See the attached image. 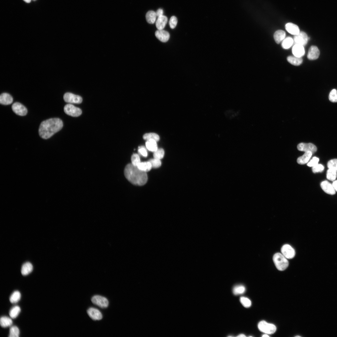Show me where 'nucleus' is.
<instances>
[{
    "instance_id": "41",
    "label": "nucleus",
    "mask_w": 337,
    "mask_h": 337,
    "mask_svg": "<svg viewBox=\"0 0 337 337\" xmlns=\"http://www.w3.org/2000/svg\"><path fill=\"white\" fill-rule=\"evenodd\" d=\"M324 170V166L321 164H317L312 167V172L314 173H321Z\"/></svg>"
},
{
    "instance_id": "8",
    "label": "nucleus",
    "mask_w": 337,
    "mask_h": 337,
    "mask_svg": "<svg viewBox=\"0 0 337 337\" xmlns=\"http://www.w3.org/2000/svg\"><path fill=\"white\" fill-rule=\"evenodd\" d=\"M92 302L102 308H107L109 305L108 300L105 297L96 295L94 296L91 299Z\"/></svg>"
},
{
    "instance_id": "27",
    "label": "nucleus",
    "mask_w": 337,
    "mask_h": 337,
    "mask_svg": "<svg viewBox=\"0 0 337 337\" xmlns=\"http://www.w3.org/2000/svg\"><path fill=\"white\" fill-rule=\"evenodd\" d=\"M156 142V141L154 140L147 141L145 143L146 148L149 150L154 152L158 149Z\"/></svg>"
},
{
    "instance_id": "31",
    "label": "nucleus",
    "mask_w": 337,
    "mask_h": 337,
    "mask_svg": "<svg viewBox=\"0 0 337 337\" xmlns=\"http://www.w3.org/2000/svg\"><path fill=\"white\" fill-rule=\"evenodd\" d=\"M143 138L144 140L147 141L149 140H154L157 142L159 140V137L157 134L154 133H146L144 135Z\"/></svg>"
},
{
    "instance_id": "15",
    "label": "nucleus",
    "mask_w": 337,
    "mask_h": 337,
    "mask_svg": "<svg viewBox=\"0 0 337 337\" xmlns=\"http://www.w3.org/2000/svg\"><path fill=\"white\" fill-rule=\"evenodd\" d=\"M292 51L294 56L299 58H302L305 54L304 46L297 44L293 46Z\"/></svg>"
},
{
    "instance_id": "5",
    "label": "nucleus",
    "mask_w": 337,
    "mask_h": 337,
    "mask_svg": "<svg viewBox=\"0 0 337 337\" xmlns=\"http://www.w3.org/2000/svg\"><path fill=\"white\" fill-rule=\"evenodd\" d=\"M64 110L67 114L74 117H79L82 113V111L80 109L70 104L65 105Z\"/></svg>"
},
{
    "instance_id": "34",
    "label": "nucleus",
    "mask_w": 337,
    "mask_h": 337,
    "mask_svg": "<svg viewBox=\"0 0 337 337\" xmlns=\"http://www.w3.org/2000/svg\"><path fill=\"white\" fill-rule=\"evenodd\" d=\"M20 334L19 329L17 326H12L10 330L9 337H19Z\"/></svg>"
},
{
    "instance_id": "49",
    "label": "nucleus",
    "mask_w": 337,
    "mask_h": 337,
    "mask_svg": "<svg viewBox=\"0 0 337 337\" xmlns=\"http://www.w3.org/2000/svg\"><path fill=\"white\" fill-rule=\"evenodd\" d=\"M262 336L264 337H270V336L268 334H265L263 335Z\"/></svg>"
},
{
    "instance_id": "37",
    "label": "nucleus",
    "mask_w": 337,
    "mask_h": 337,
    "mask_svg": "<svg viewBox=\"0 0 337 337\" xmlns=\"http://www.w3.org/2000/svg\"><path fill=\"white\" fill-rule=\"evenodd\" d=\"M329 99L331 102H337V91L335 89L332 90L330 92Z\"/></svg>"
},
{
    "instance_id": "44",
    "label": "nucleus",
    "mask_w": 337,
    "mask_h": 337,
    "mask_svg": "<svg viewBox=\"0 0 337 337\" xmlns=\"http://www.w3.org/2000/svg\"><path fill=\"white\" fill-rule=\"evenodd\" d=\"M138 151L140 154L144 157H146L148 155L147 150L143 146H140L139 147Z\"/></svg>"
},
{
    "instance_id": "10",
    "label": "nucleus",
    "mask_w": 337,
    "mask_h": 337,
    "mask_svg": "<svg viewBox=\"0 0 337 337\" xmlns=\"http://www.w3.org/2000/svg\"><path fill=\"white\" fill-rule=\"evenodd\" d=\"M13 111L17 115L23 116L27 114V110L22 104L19 103H14L12 107Z\"/></svg>"
},
{
    "instance_id": "23",
    "label": "nucleus",
    "mask_w": 337,
    "mask_h": 337,
    "mask_svg": "<svg viewBox=\"0 0 337 337\" xmlns=\"http://www.w3.org/2000/svg\"><path fill=\"white\" fill-rule=\"evenodd\" d=\"M137 166L140 170L145 173L150 171L152 168L151 164L149 161L141 162Z\"/></svg>"
},
{
    "instance_id": "11",
    "label": "nucleus",
    "mask_w": 337,
    "mask_h": 337,
    "mask_svg": "<svg viewBox=\"0 0 337 337\" xmlns=\"http://www.w3.org/2000/svg\"><path fill=\"white\" fill-rule=\"evenodd\" d=\"M297 148L299 151L305 152L310 151L313 154L316 152L317 150L316 147L312 143H300L298 145Z\"/></svg>"
},
{
    "instance_id": "9",
    "label": "nucleus",
    "mask_w": 337,
    "mask_h": 337,
    "mask_svg": "<svg viewBox=\"0 0 337 337\" xmlns=\"http://www.w3.org/2000/svg\"><path fill=\"white\" fill-rule=\"evenodd\" d=\"M293 39L296 44L304 46L307 43L308 38L305 32L301 31L298 35H294Z\"/></svg>"
},
{
    "instance_id": "26",
    "label": "nucleus",
    "mask_w": 337,
    "mask_h": 337,
    "mask_svg": "<svg viewBox=\"0 0 337 337\" xmlns=\"http://www.w3.org/2000/svg\"><path fill=\"white\" fill-rule=\"evenodd\" d=\"M13 324V321L10 318L7 316H2L0 320V324L1 326L4 328H6L11 326Z\"/></svg>"
},
{
    "instance_id": "7",
    "label": "nucleus",
    "mask_w": 337,
    "mask_h": 337,
    "mask_svg": "<svg viewBox=\"0 0 337 337\" xmlns=\"http://www.w3.org/2000/svg\"><path fill=\"white\" fill-rule=\"evenodd\" d=\"M282 254L287 259L293 258L295 255V252L294 248L290 245L288 244L284 245L281 249Z\"/></svg>"
},
{
    "instance_id": "25",
    "label": "nucleus",
    "mask_w": 337,
    "mask_h": 337,
    "mask_svg": "<svg viewBox=\"0 0 337 337\" xmlns=\"http://www.w3.org/2000/svg\"><path fill=\"white\" fill-rule=\"evenodd\" d=\"M287 60L293 65L298 66L300 65L302 62L303 60L302 58H299L295 56H289L288 57Z\"/></svg>"
},
{
    "instance_id": "4",
    "label": "nucleus",
    "mask_w": 337,
    "mask_h": 337,
    "mask_svg": "<svg viewBox=\"0 0 337 337\" xmlns=\"http://www.w3.org/2000/svg\"><path fill=\"white\" fill-rule=\"evenodd\" d=\"M258 327L261 332L267 334L274 333L277 330L276 326L271 323H269L265 321H262L258 324Z\"/></svg>"
},
{
    "instance_id": "1",
    "label": "nucleus",
    "mask_w": 337,
    "mask_h": 337,
    "mask_svg": "<svg viewBox=\"0 0 337 337\" xmlns=\"http://www.w3.org/2000/svg\"><path fill=\"white\" fill-rule=\"evenodd\" d=\"M63 126V122L60 119H48L41 123L39 130V135L43 139H48L60 131Z\"/></svg>"
},
{
    "instance_id": "35",
    "label": "nucleus",
    "mask_w": 337,
    "mask_h": 337,
    "mask_svg": "<svg viewBox=\"0 0 337 337\" xmlns=\"http://www.w3.org/2000/svg\"><path fill=\"white\" fill-rule=\"evenodd\" d=\"M164 154V151L163 149H158L154 152V157L155 158L160 159L163 158Z\"/></svg>"
},
{
    "instance_id": "29",
    "label": "nucleus",
    "mask_w": 337,
    "mask_h": 337,
    "mask_svg": "<svg viewBox=\"0 0 337 337\" xmlns=\"http://www.w3.org/2000/svg\"><path fill=\"white\" fill-rule=\"evenodd\" d=\"M21 297V293L18 291H15L11 295L10 300L12 303H16L20 300Z\"/></svg>"
},
{
    "instance_id": "46",
    "label": "nucleus",
    "mask_w": 337,
    "mask_h": 337,
    "mask_svg": "<svg viewBox=\"0 0 337 337\" xmlns=\"http://www.w3.org/2000/svg\"><path fill=\"white\" fill-rule=\"evenodd\" d=\"M332 185L335 191L337 192V180L334 182Z\"/></svg>"
},
{
    "instance_id": "20",
    "label": "nucleus",
    "mask_w": 337,
    "mask_h": 337,
    "mask_svg": "<svg viewBox=\"0 0 337 337\" xmlns=\"http://www.w3.org/2000/svg\"><path fill=\"white\" fill-rule=\"evenodd\" d=\"M313 153L310 151L305 152L302 156L299 157L297 159L298 163L300 164H306L311 157Z\"/></svg>"
},
{
    "instance_id": "36",
    "label": "nucleus",
    "mask_w": 337,
    "mask_h": 337,
    "mask_svg": "<svg viewBox=\"0 0 337 337\" xmlns=\"http://www.w3.org/2000/svg\"><path fill=\"white\" fill-rule=\"evenodd\" d=\"M327 166L329 168L333 169L337 172V159H332L328 161Z\"/></svg>"
},
{
    "instance_id": "42",
    "label": "nucleus",
    "mask_w": 337,
    "mask_h": 337,
    "mask_svg": "<svg viewBox=\"0 0 337 337\" xmlns=\"http://www.w3.org/2000/svg\"><path fill=\"white\" fill-rule=\"evenodd\" d=\"M178 24V19L175 16H172L170 20L169 24L170 28L174 29L176 27Z\"/></svg>"
},
{
    "instance_id": "45",
    "label": "nucleus",
    "mask_w": 337,
    "mask_h": 337,
    "mask_svg": "<svg viewBox=\"0 0 337 337\" xmlns=\"http://www.w3.org/2000/svg\"><path fill=\"white\" fill-rule=\"evenodd\" d=\"M156 13L157 16L158 17L163 15V11L162 9H159L157 10Z\"/></svg>"
},
{
    "instance_id": "32",
    "label": "nucleus",
    "mask_w": 337,
    "mask_h": 337,
    "mask_svg": "<svg viewBox=\"0 0 337 337\" xmlns=\"http://www.w3.org/2000/svg\"><path fill=\"white\" fill-rule=\"evenodd\" d=\"M21 311L20 307L18 306H16L13 307L10 311V316L13 319L16 318L18 316Z\"/></svg>"
},
{
    "instance_id": "3",
    "label": "nucleus",
    "mask_w": 337,
    "mask_h": 337,
    "mask_svg": "<svg viewBox=\"0 0 337 337\" xmlns=\"http://www.w3.org/2000/svg\"><path fill=\"white\" fill-rule=\"evenodd\" d=\"M273 260L276 268L279 271L285 270L289 265L287 259L280 253L275 254L273 256Z\"/></svg>"
},
{
    "instance_id": "18",
    "label": "nucleus",
    "mask_w": 337,
    "mask_h": 337,
    "mask_svg": "<svg viewBox=\"0 0 337 337\" xmlns=\"http://www.w3.org/2000/svg\"><path fill=\"white\" fill-rule=\"evenodd\" d=\"M168 21L167 18L164 16H162L158 17L156 21V26L158 30H163L165 28Z\"/></svg>"
},
{
    "instance_id": "13",
    "label": "nucleus",
    "mask_w": 337,
    "mask_h": 337,
    "mask_svg": "<svg viewBox=\"0 0 337 337\" xmlns=\"http://www.w3.org/2000/svg\"><path fill=\"white\" fill-rule=\"evenodd\" d=\"M320 54L318 48L316 46H312L309 50L307 57L310 60H316L319 58Z\"/></svg>"
},
{
    "instance_id": "48",
    "label": "nucleus",
    "mask_w": 337,
    "mask_h": 337,
    "mask_svg": "<svg viewBox=\"0 0 337 337\" xmlns=\"http://www.w3.org/2000/svg\"><path fill=\"white\" fill-rule=\"evenodd\" d=\"M24 1L27 3H30L31 2V0H24Z\"/></svg>"
},
{
    "instance_id": "6",
    "label": "nucleus",
    "mask_w": 337,
    "mask_h": 337,
    "mask_svg": "<svg viewBox=\"0 0 337 337\" xmlns=\"http://www.w3.org/2000/svg\"><path fill=\"white\" fill-rule=\"evenodd\" d=\"M63 99L66 102L70 104H80L82 101L80 96L69 93L65 94Z\"/></svg>"
},
{
    "instance_id": "22",
    "label": "nucleus",
    "mask_w": 337,
    "mask_h": 337,
    "mask_svg": "<svg viewBox=\"0 0 337 337\" xmlns=\"http://www.w3.org/2000/svg\"><path fill=\"white\" fill-rule=\"evenodd\" d=\"M33 270V266L30 262L25 263L22 266L21 273L22 275L26 276L30 273Z\"/></svg>"
},
{
    "instance_id": "17",
    "label": "nucleus",
    "mask_w": 337,
    "mask_h": 337,
    "mask_svg": "<svg viewBox=\"0 0 337 337\" xmlns=\"http://www.w3.org/2000/svg\"><path fill=\"white\" fill-rule=\"evenodd\" d=\"M285 29L291 35H298L300 32L298 27L296 25L289 23L285 25Z\"/></svg>"
},
{
    "instance_id": "2",
    "label": "nucleus",
    "mask_w": 337,
    "mask_h": 337,
    "mask_svg": "<svg viewBox=\"0 0 337 337\" xmlns=\"http://www.w3.org/2000/svg\"><path fill=\"white\" fill-rule=\"evenodd\" d=\"M124 174L127 180L135 185L143 186L147 181L146 173L141 170L137 166L132 163L128 164L126 166Z\"/></svg>"
},
{
    "instance_id": "24",
    "label": "nucleus",
    "mask_w": 337,
    "mask_h": 337,
    "mask_svg": "<svg viewBox=\"0 0 337 337\" xmlns=\"http://www.w3.org/2000/svg\"><path fill=\"white\" fill-rule=\"evenodd\" d=\"M157 17L156 12L152 11L148 12L145 16L147 21L149 24H151L155 23Z\"/></svg>"
},
{
    "instance_id": "38",
    "label": "nucleus",
    "mask_w": 337,
    "mask_h": 337,
    "mask_svg": "<svg viewBox=\"0 0 337 337\" xmlns=\"http://www.w3.org/2000/svg\"><path fill=\"white\" fill-rule=\"evenodd\" d=\"M240 300L241 304L245 307H249L251 305L252 302L251 300L247 298L241 297Z\"/></svg>"
},
{
    "instance_id": "43",
    "label": "nucleus",
    "mask_w": 337,
    "mask_h": 337,
    "mask_svg": "<svg viewBox=\"0 0 337 337\" xmlns=\"http://www.w3.org/2000/svg\"><path fill=\"white\" fill-rule=\"evenodd\" d=\"M319 160V159L318 158L314 157L308 163L307 165L309 167H313L318 164Z\"/></svg>"
},
{
    "instance_id": "21",
    "label": "nucleus",
    "mask_w": 337,
    "mask_h": 337,
    "mask_svg": "<svg viewBox=\"0 0 337 337\" xmlns=\"http://www.w3.org/2000/svg\"><path fill=\"white\" fill-rule=\"evenodd\" d=\"M286 35V33L283 30H280L277 31L274 35L275 41L277 44H280L285 39Z\"/></svg>"
},
{
    "instance_id": "16",
    "label": "nucleus",
    "mask_w": 337,
    "mask_h": 337,
    "mask_svg": "<svg viewBox=\"0 0 337 337\" xmlns=\"http://www.w3.org/2000/svg\"><path fill=\"white\" fill-rule=\"evenodd\" d=\"M321 186L322 189L326 193L331 195L335 194V191L332 185L327 181L322 182Z\"/></svg>"
},
{
    "instance_id": "19",
    "label": "nucleus",
    "mask_w": 337,
    "mask_h": 337,
    "mask_svg": "<svg viewBox=\"0 0 337 337\" xmlns=\"http://www.w3.org/2000/svg\"><path fill=\"white\" fill-rule=\"evenodd\" d=\"M13 102L12 97L8 93H3L0 96V103L2 104L9 105L11 104Z\"/></svg>"
},
{
    "instance_id": "30",
    "label": "nucleus",
    "mask_w": 337,
    "mask_h": 337,
    "mask_svg": "<svg viewBox=\"0 0 337 337\" xmlns=\"http://www.w3.org/2000/svg\"><path fill=\"white\" fill-rule=\"evenodd\" d=\"M245 288L242 285H236L233 289V293L236 295L242 294L245 293Z\"/></svg>"
},
{
    "instance_id": "12",
    "label": "nucleus",
    "mask_w": 337,
    "mask_h": 337,
    "mask_svg": "<svg viewBox=\"0 0 337 337\" xmlns=\"http://www.w3.org/2000/svg\"><path fill=\"white\" fill-rule=\"evenodd\" d=\"M156 37L161 42L165 43L169 40L170 35L167 31L163 30H157L155 33Z\"/></svg>"
},
{
    "instance_id": "50",
    "label": "nucleus",
    "mask_w": 337,
    "mask_h": 337,
    "mask_svg": "<svg viewBox=\"0 0 337 337\" xmlns=\"http://www.w3.org/2000/svg\"><path fill=\"white\" fill-rule=\"evenodd\" d=\"M34 1H36V0H34Z\"/></svg>"
},
{
    "instance_id": "39",
    "label": "nucleus",
    "mask_w": 337,
    "mask_h": 337,
    "mask_svg": "<svg viewBox=\"0 0 337 337\" xmlns=\"http://www.w3.org/2000/svg\"><path fill=\"white\" fill-rule=\"evenodd\" d=\"M131 161L132 164L137 166L141 162L139 155L136 154H133L131 157Z\"/></svg>"
},
{
    "instance_id": "47",
    "label": "nucleus",
    "mask_w": 337,
    "mask_h": 337,
    "mask_svg": "<svg viewBox=\"0 0 337 337\" xmlns=\"http://www.w3.org/2000/svg\"><path fill=\"white\" fill-rule=\"evenodd\" d=\"M246 336L245 335H244L243 334H240L239 335H238L237 336V337H246Z\"/></svg>"
},
{
    "instance_id": "14",
    "label": "nucleus",
    "mask_w": 337,
    "mask_h": 337,
    "mask_svg": "<svg viewBox=\"0 0 337 337\" xmlns=\"http://www.w3.org/2000/svg\"><path fill=\"white\" fill-rule=\"evenodd\" d=\"M87 313L90 317L94 320H100L103 318L101 312L98 309L90 308L87 311Z\"/></svg>"
},
{
    "instance_id": "28",
    "label": "nucleus",
    "mask_w": 337,
    "mask_h": 337,
    "mask_svg": "<svg viewBox=\"0 0 337 337\" xmlns=\"http://www.w3.org/2000/svg\"><path fill=\"white\" fill-rule=\"evenodd\" d=\"M294 39L291 37H287L283 40L282 43V48L286 49L289 48L293 45Z\"/></svg>"
},
{
    "instance_id": "33",
    "label": "nucleus",
    "mask_w": 337,
    "mask_h": 337,
    "mask_svg": "<svg viewBox=\"0 0 337 337\" xmlns=\"http://www.w3.org/2000/svg\"><path fill=\"white\" fill-rule=\"evenodd\" d=\"M337 172L329 168L326 174L327 178L331 181H335L337 177Z\"/></svg>"
},
{
    "instance_id": "40",
    "label": "nucleus",
    "mask_w": 337,
    "mask_h": 337,
    "mask_svg": "<svg viewBox=\"0 0 337 337\" xmlns=\"http://www.w3.org/2000/svg\"><path fill=\"white\" fill-rule=\"evenodd\" d=\"M150 163L152 168H158L161 165V163L160 159L154 158L149 161Z\"/></svg>"
}]
</instances>
